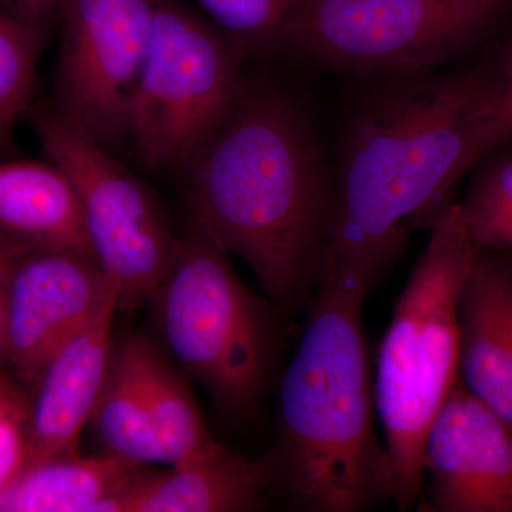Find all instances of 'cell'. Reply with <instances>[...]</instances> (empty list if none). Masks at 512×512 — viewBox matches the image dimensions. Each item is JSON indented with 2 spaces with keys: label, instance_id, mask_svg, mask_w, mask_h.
<instances>
[{
  "label": "cell",
  "instance_id": "cell-1",
  "mask_svg": "<svg viewBox=\"0 0 512 512\" xmlns=\"http://www.w3.org/2000/svg\"><path fill=\"white\" fill-rule=\"evenodd\" d=\"M322 117L330 207L319 286L367 298L484 157L503 99L498 47L450 69L336 76Z\"/></svg>",
  "mask_w": 512,
  "mask_h": 512
},
{
  "label": "cell",
  "instance_id": "cell-2",
  "mask_svg": "<svg viewBox=\"0 0 512 512\" xmlns=\"http://www.w3.org/2000/svg\"><path fill=\"white\" fill-rule=\"evenodd\" d=\"M180 174L191 227L244 259L286 316L306 311L322 282L330 207L311 87L247 72L227 120Z\"/></svg>",
  "mask_w": 512,
  "mask_h": 512
},
{
  "label": "cell",
  "instance_id": "cell-3",
  "mask_svg": "<svg viewBox=\"0 0 512 512\" xmlns=\"http://www.w3.org/2000/svg\"><path fill=\"white\" fill-rule=\"evenodd\" d=\"M365 298L319 286L279 392L276 439L262 457L269 495L299 512H365L396 497L362 325Z\"/></svg>",
  "mask_w": 512,
  "mask_h": 512
},
{
  "label": "cell",
  "instance_id": "cell-4",
  "mask_svg": "<svg viewBox=\"0 0 512 512\" xmlns=\"http://www.w3.org/2000/svg\"><path fill=\"white\" fill-rule=\"evenodd\" d=\"M427 227L429 242L397 301L373 383L400 511L419 504L427 431L460 380V299L477 251L454 197Z\"/></svg>",
  "mask_w": 512,
  "mask_h": 512
},
{
  "label": "cell",
  "instance_id": "cell-5",
  "mask_svg": "<svg viewBox=\"0 0 512 512\" xmlns=\"http://www.w3.org/2000/svg\"><path fill=\"white\" fill-rule=\"evenodd\" d=\"M146 308L150 338L225 416L249 420L259 412L278 367L286 315L239 279L227 252L190 225Z\"/></svg>",
  "mask_w": 512,
  "mask_h": 512
},
{
  "label": "cell",
  "instance_id": "cell-6",
  "mask_svg": "<svg viewBox=\"0 0 512 512\" xmlns=\"http://www.w3.org/2000/svg\"><path fill=\"white\" fill-rule=\"evenodd\" d=\"M511 29L512 0H298L281 56L332 77L433 72L495 49Z\"/></svg>",
  "mask_w": 512,
  "mask_h": 512
},
{
  "label": "cell",
  "instance_id": "cell-7",
  "mask_svg": "<svg viewBox=\"0 0 512 512\" xmlns=\"http://www.w3.org/2000/svg\"><path fill=\"white\" fill-rule=\"evenodd\" d=\"M244 64L207 19L178 0L158 2L130 127L147 171L180 174L190 164L237 104Z\"/></svg>",
  "mask_w": 512,
  "mask_h": 512
},
{
  "label": "cell",
  "instance_id": "cell-8",
  "mask_svg": "<svg viewBox=\"0 0 512 512\" xmlns=\"http://www.w3.org/2000/svg\"><path fill=\"white\" fill-rule=\"evenodd\" d=\"M26 117L50 163L72 181L94 258L117 289V312L146 308L180 244L157 198L55 104H32Z\"/></svg>",
  "mask_w": 512,
  "mask_h": 512
},
{
  "label": "cell",
  "instance_id": "cell-9",
  "mask_svg": "<svg viewBox=\"0 0 512 512\" xmlns=\"http://www.w3.org/2000/svg\"><path fill=\"white\" fill-rule=\"evenodd\" d=\"M160 0H67L56 103L113 151L130 140L131 114Z\"/></svg>",
  "mask_w": 512,
  "mask_h": 512
},
{
  "label": "cell",
  "instance_id": "cell-10",
  "mask_svg": "<svg viewBox=\"0 0 512 512\" xmlns=\"http://www.w3.org/2000/svg\"><path fill=\"white\" fill-rule=\"evenodd\" d=\"M103 453L177 466L220 446L188 379L150 336L114 338L109 375L89 421Z\"/></svg>",
  "mask_w": 512,
  "mask_h": 512
},
{
  "label": "cell",
  "instance_id": "cell-11",
  "mask_svg": "<svg viewBox=\"0 0 512 512\" xmlns=\"http://www.w3.org/2000/svg\"><path fill=\"white\" fill-rule=\"evenodd\" d=\"M113 298L117 289L94 259L13 245L5 275L6 369L32 392L57 350Z\"/></svg>",
  "mask_w": 512,
  "mask_h": 512
},
{
  "label": "cell",
  "instance_id": "cell-12",
  "mask_svg": "<svg viewBox=\"0 0 512 512\" xmlns=\"http://www.w3.org/2000/svg\"><path fill=\"white\" fill-rule=\"evenodd\" d=\"M419 511L512 512V429L461 379L427 431Z\"/></svg>",
  "mask_w": 512,
  "mask_h": 512
},
{
  "label": "cell",
  "instance_id": "cell-13",
  "mask_svg": "<svg viewBox=\"0 0 512 512\" xmlns=\"http://www.w3.org/2000/svg\"><path fill=\"white\" fill-rule=\"evenodd\" d=\"M117 298L110 299L47 362L30 396L28 466L79 453L109 375Z\"/></svg>",
  "mask_w": 512,
  "mask_h": 512
},
{
  "label": "cell",
  "instance_id": "cell-14",
  "mask_svg": "<svg viewBox=\"0 0 512 512\" xmlns=\"http://www.w3.org/2000/svg\"><path fill=\"white\" fill-rule=\"evenodd\" d=\"M460 379L512 429V256L478 248L460 299Z\"/></svg>",
  "mask_w": 512,
  "mask_h": 512
},
{
  "label": "cell",
  "instance_id": "cell-15",
  "mask_svg": "<svg viewBox=\"0 0 512 512\" xmlns=\"http://www.w3.org/2000/svg\"><path fill=\"white\" fill-rule=\"evenodd\" d=\"M268 497L262 458L220 444L165 473L147 468L110 512H251L264 510Z\"/></svg>",
  "mask_w": 512,
  "mask_h": 512
},
{
  "label": "cell",
  "instance_id": "cell-16",
  "mask_svg": "<svg viewBox=\"0 0 512 512\" xmlns=\"http://www.w3.org/2000/svg\"><path fill=\"white\" fill-rule=\"evenodd\" d=\"M0 237L96 261L77 192L53 163L0 158Z\"/></svg>",
  "mask_w": 512,
  "mask_h": 512
},
{
  "label": "cell",
  "instance_id": "cell-17",
  "mask_svg": "<svg viewBox=\"0 0 512 512\" xmlns=\"http://www.w3.org/2000/svg\"><path fill=\"white\" fill-rule=\"evenodd\" d=\"M147 466L113 454H63L32 464L0 493V512H110Z\"/></svg>",
  "mask_w": 512,
  "mask_h": 512
},
{
  "label": "cell",
  "instance_id": "cell-18",
  "mask_svg": "<svg viewBox=\"0 0 512 512\" xmlns=\"http://www.w3.org/2000/svg\"><path fill=\"white\" fill-rule=\"evenodd\" d=\"M460 200L468 231L478 248L512 256V137L470 170Z\"/></svg>",
  "mask_w": 512,
  "mask_h": 512
},
{
  "label": "cell",
  "instance_id": "cell-19",
  "mask_svg": "<svg viewBox=\"0 0 512 512\" xmlns=\"http://www.w3.org/2000/svg\"><path fill=\"white\" fill-rule=\"evenodd\" d=\"M47 33L23 25L0 8V158H15V128L26 116Z\"/></svg>",
  "mask_w": 512,
  "mask_h": 512
},
{
  "label": "cell",
  "instance_id": "cell-20",
  "mask_svg": "<svg viewBox=\"0 0 512 512\" xmlns=\"http://www.w3.org/2000/svg\"><path fill=\"white\" fill-rule=\"evenodd\" d=\"M208 22L245 63L281 56L282 37L298 0H195Z\"/></svg>",
  "mask_w": 512,
  "mask_h": 512
},
{
  "label": "cell",
  "instance_id": "cell-21",
  "mask_svg": "<svg viewBox=\"0 0 512 512\" xmlns=\"http://www.w3.org/2000/svg\"><path fill=\"white\" fill-rule=\"evenodd\" d=\"M30 396L8 369L0 372V493L29 461Z\"/></svg>",
  "mask_w": 512,
  "mask_h": 512
},
{
  "label": "cell",
  "instance_id": "cell-22",
  "mask_svg": "<svg viewBox=\"0 0 512 512\" xmlns=\"http://www.w3.org/2000/svg\"><path fill=\"white\" fill-rule=\"evenodd\" d=\"M498 59H500L501 77H503V99H501L497 119L488 134L485 154L512 137V29L498 46Z\"/></svg>",
  "mask_w": 512,
  "mask_h": 512
},
{
  "label": "cell",
  "instance_id": "cell-23",
  "mask_svg": "<svg viewBox=\"0 0 512 512\" xmlns=\"http://www.w3.org/2000/svg\"><path fill=\"white\" fill-rule=\"evenodd\" d=\"M66 5L67 0H0V8L10 18L47 35L60 25Z\"/></svg>",
  "mask_w": 512,
  "mask_h": 512
},
{
  "label": "cell",
  "instance_id": "cell-24",
  "mask_svg": "<svg viewBox=\"0 0 512 512\" xmlns=\"http://www.w3.org/2000/svg\"><path fill=\"white\" fill-rule=\"evenodd\" d=\"M16 242L0 237V372L6 369L5 356V275L6 265Z\"/></svg>",
  "mask_w": 512,
  "mask_h": 512
}]
</instances>
